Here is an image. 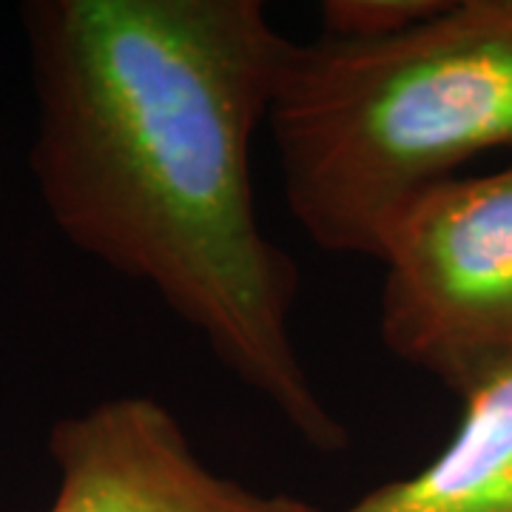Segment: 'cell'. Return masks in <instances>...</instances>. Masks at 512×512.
<instances>
[{
	"instance_id": "6da1fadb",
	"label": "cell",
	"mask_w": 512,
	"mask_h": 512,
	"mask_svg": "<svg viewBox=\"0 0 512 512\" xmlns=\"http://www.w3.org/2000/svg\"><path fill=\"white\" fill-rule=\"evenodd\" d=\"M29 171L63 239L160 296L319 453L348 427L293 345V256L265 234L254 137L291 37L262 0H29Z\"/></svg>"
},
{
	"instance_id": "7a4b0ae2",
	"label": "cell",
	"mask_w": 512,
	"mask_h": 512,
	"mask_svg": "<svg viewBox=\"0 0 512 512\" xmlns=\"http://www.w3.org/2000/svg\"><path fill=\"white\" fill-rule=\"evenodd\" d=\"M268 128L305 237L376 256L413 194L512 148V0H444L387 40L291 43Z\"/></svg>"
},
{
	"instance_id": "3957f363",
	"label": "cell",
	"mask_w": 512,
	"mask_h": 512,
	"mask_svg": "<svg viewBox=\"0 0 512 512\" xmlns=\"http://www.w3.org/2000/svg\"><path fill=\"white\" fill-rule=\"evenodd\" d=\"M382 345L461 399L512 365V165L421 188L376 256Z\"/></svg>"
},
{
	"instance_id": "277c9868",
	"label": "cell",
	"mask_w": 512,
	"mask_h": 512,
	"mask_svg": "<svg viewBox=\"0 0 512 512\" xmlns=\"http://www.w3.org/2000/svg\"><path fill=\"white\" fill-rule=\"evenodd\" d=\"M55 498L46 512H319L211 470L154 396H111L49 427Z\"/></svg>"
},
{
	"instance_id": "5b68a950",
	"label": "cell",
	"mask_w": 512,
	"mask_h": 512,
	"mask_svg": "<svg viewBox=\"0 0 512 512\" xmlns=\"http://www.w3.org/2000/svg\"><path fill=\"white\" fill-rule=\"evenodd\" d=\"M461 402L458 430L439 456L342 512H512V365Z\"/></svg>"
},
{
	"instance_id": "8992f818",
	"label": "cell",
	"mask_w": 512,
	"mask_h": 512,
	"mask_svg": "<svg viewBox=\"0 0 512 512\" xmlns=\"http://www.w3.org/2000/svg\"><path fill=\"white\" fill-rule=\"evenodd\" d=\"M444 0H325L319 3V23L328 40H387L433 18Z\"/></svg>"
}]
</instances>
